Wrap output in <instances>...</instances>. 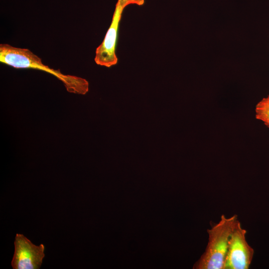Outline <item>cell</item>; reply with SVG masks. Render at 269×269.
<instances>
[{
	"instance_id": "1",
	"label": "cell",
	"mask_w": 269,
	"mask_h": 269,
	"mask_svg": "<svg viewBox=\"0 0 269 269\" xmlns=\"http://www.w3.org/2000/svg\"><path fill=\"white\" fill-rule=\"evenodd\" d=\"M0 61L15 68H31L47 72L58 78L70 93L84 95L89 90L85 79L62 74L43 64L41 59L27 48L16 47L6 43L0 44Z\"/></svg>"
},
{
	"instance_id": "6",
	"label": "cell",
	"mask_w": 269,
	"mask_h": 269,
	"mask_svg": "<svg viewBox=\"0 0 269 269\" xmlns=\"http://www.w3.org/2000/svg\"><path fill=\"white\" fill-rule=\"evenodd\" d=\"M255 116L269 128V95L262 99L256 106Z\"/></svg>"
},
{
	"instance_id": "7",
	"label": "cell",
	"mask_w": 269,
	"mask_h": 269,
	"mask_svg": "<svg viewBox=\"0 0 269 269\" xmlns=\"http://www.w3.org/2000/svg\"><path fill=\"white\" fill-rule=\"evenodd\" d=\"M120 2L122 6L125 8L130 4H136L142 5L144 2V0H118Z\"/></svg>"
},
{
	"instance_id": "3",
	"label": "cell",
	"mask_w": 269,
	"mask_h": 269,
	"mask_svg": "<svg viewBox=\"0 0 269 269\" xmlns=\"http://www.w3.org/2000/svg\"><path fill=\"white\" fill-rule=\"evenodd\" d=\"M247 231L238 221L228 241L224 269H248L254 255L246 240Z\"/></svg>"
},
{
	"instance_id": "2",
	"label": "cell",
	"mask_w": 269,
	"mask_h": 269,
	"mask_svg": "<svg viewBox=\"0 0 269 269\" xmlns=\"http://www.w3.org/2000/svg\"><path fill=\"white\" fill-rule=\"evenodd\" d=\"M238 221L236 214L228 218L222 214L219 222L207 230L208 242L206 249L194 269H224L228 241Z\"/></svg>"
},
{
	"instance_id": "5",
	"label": "cell",
	"mask_w": 269,
	"mask_h": 269,
	"mask_svg": "<svg viewBox=\"0 0 269 269\" xmlns=\"http://www.w3.org/2000/svg\"><path fill=\"white\" fill-rule=\"evenodd\" d=\"M124 8L118 0L111 24L101 44L97 48L95 62L97 65L110 67L118 62L116 46L118 31L122 14Z\"/></svg>"
},
{
	"instance_id": "4",
	"label": "cell",
	"mask_w": 269,
	"mask_h": 269,
	"mask_svg": "<svg viewBox=\"0 0 269 269\" xmlns=\"http://www.w3.org/2000/svg\"><path fill=\"white\" fill-rule=\"evenodd\" d=\"M14 253L11 262L13 269H39L45 257L44 246L34 245L23 235L16 234Z\"/></svg>"
}]
</instances>
